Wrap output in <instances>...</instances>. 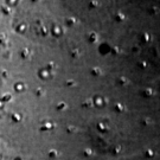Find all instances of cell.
Listing matches in <instances>:
<instances>
[{
    "label": "cell",
    "mask_w": 160,
    "mask_h": 160,
    "mask_svg": "<svg viewBox=\"0 0 160 160\" xmlns=\"http://www.w3.org/2000/svg\"><path fill=\"white\" fill-rule=\"evenodd\" d=\"M13 120H14V121H19V120H20V116H19L18 114H13Z\"/></svg>",
    "instance_id": "3957f363"
},
{
    "label": "cell",
    "mask_w": 160,
    "mask_h": 160,
    "mask_svg": "<svg viewBox=\"0 0 160 160\" xmlns=\"http://www.w3.org/2000/svg\"><path fill=\"white\" fill-rule=\"evenodd\" d=\"M25 29H26V25H25V24H20V25L17 27V30H18V31H20V32L25 31Z\"/></svg>",
    "instance_id": "7a4b0ae2"
},
{
    "label": "cell",
    "mask_w": 160,
    "mask_h": 160,
    "mask_svg": "<svg viewBox=\"0 0 160 160\" xmlns=\"http://www.w3.org/2000/svg\"><path fill=\"white\" fill-rule=\"evenodd\" d=\"M0 159H1V155H0Z\"/></svg>",
    "instance_id": "ba28073f"
},
{
    "label": "cell",
    "mask_w": 160,
    "mask_h": 160,
    "mask_svg": "<svg viewBox=\"0 0 160 160\" xmlns=\"http://www.w3.org/2000/svg\"><path fill=\"white\" fill-rule=\"evenodd\" d=\"M1 106H2V101L0 100V107H1Z\"/></svg>",
    "instance_id": "5b68a950"
},
{
    "label": "cell",
    "mask_w": 160,
    "mask_h": 160,
    "mask_svg": "<svg viewBox=\"0 0 160 160\" xmlns=\"http://www.w3.org/2000/svg\"><path fill=\"white\" fill-rule=\"evenodd\" d=\"M27 52H29V50H26V49L23 50V57H26L27 56Z\"/></svg>",
    "instance_id": "277c9868"
},
{
    "label": "cell",
    "mask_w": 160,
    "mask_h": 160,
    "mask_svg": "<svg viewBox=\"0 0 160 160\" xmlns=\"http://www.w3.org/2000/svg\"><path fill=\"white\" fill-rule=\"evenodd\" d=\"M14 160H21V159H20V158H17V159H14Z\"/></svg>",
    "instance_id": "8992f818"
},
{
    "label": "cell",
    "mask_w": 160,
    "mask_h": 160,
    "mask_svg": "<svg viewBox=\"0 0 160 160\" xmlns=\"http://www.w3.org/2000/svg\"><path fill=\"white\" fill-rule=\"evenodd\" d=\"M0 84H1V80H0Z\"/></svg>",
    "instance_id": "52a82bcc"
},
{
    "label": "cell",
    "mask_w": 160,
    "mask_h": 160,
    "mask_svg": "<svg viewBox=\"0 0 160 160\" xmlns=\"http://www.w3.org/2000/svg\"><path fill=\"white\" fill-rule=\"evenodd\" d=\"M14 89L17 91H23L24 89H25V86L23 84V83H15L14 84Z\"/></svg>",
    "instance_id": "6da1fadb"
}]
</instances>
